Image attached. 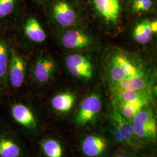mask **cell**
<instances>
[{"instance_id":"1","label":"cell","mask_w":157,"mask_h":157,"mask_svg":"<svg viewBox=\"0 0 157 157\" xmlns=\"http://www.w3.org/2000/svg\"><path fill=\"white\" fill-rule=\"evenodd\" d=\"M143 73L124 54H114L109 62V75L114 83Z\"/></svg>"},{"instance_id":"2","label":"cell","mask_w":157,"mask_h":157,"mask_svg":"<svg viewBox=\"0 0 157 157\" xmlns=\"http://www.w3.org/2000/svg\"><path fill=\"white\" fill-rule=\"evenodd\" d=\"M132 121L135 134L138 138L150 140L157 138V121L150 109L144 108Z\"/></svg>"},{"instance_id":"3","label":"cell","mask_w":157,"mask_h":157,"mask_svg":"<svg viewBox=\"0 0 157 157\" xmlns=\"http://www.w3.org/2000/svg\"><path fill=\"white\" fill-rule=\"evenodd\" d=\"M102 101L99 95L95 93L86 97L82 101L76 117L78 125L83 126L93 121L101 111Z\"/></svg>"},{"instance_id":"4","label":"cell","mask_w":157,"mask_h":157,"mask_svg":"<svg viewBox=\"0 0 157 157\" xmlns=\"http://www.w3.org/2000/svg\"><path fill=\"white\" fill-rule=\"evenodd\" d=\"M65 63L67 70L74 77L84 80L92 78L93 66L86 56L78 54L69 55L66 58Z\"/></svg>"},{"instance_id":"5","label":"cell","mask_w":157,"mask_h":157,"mask_svg":"<svg viewBox=\"0 0 157 157\" xmlns=\"http://www.w3.org/2000/svg\"><path fill=\"white\" fill-rule=\"evenodd\" d=\"M26 65L23 56L12 48L10 53L8 78L13 89H19L22 86L26 75Z\"/></svg>"},{"instance_id":"6","label":"cell","mask_w":157,"mask_h":157,"mask_svg":"<svg viewBox=\"0 0 157 157\" xmlns=\"http://www.w3.org/2000/svg\"><path fill=\"white\" fill-rule=\"evenodd\" d=\"M52 15L59 26L69 28L75 24L77 15L73 6L66 0H56L51 6Z\"/></svg>"},{"instance_id":"7","label":"cell","mask_w":157,"mask_h":157,"mask_svg":"<svg viewBox=\"0 0 157 157\" xmlns=\"http://www.w3.org/2000/svg\"><path fill=\"white\" fill-rule=\"evenodd\" d=\"M56 69L54 59L47 55H40L34 62L33 76L35 81L40 84H45L52 78Z\"/></svg>"},{"instance_id":"8","label":"cell","mask_w":157,"mask_h":157,"mask_svg":"<svg viewBox=\"0 0 157 157\" xmlns=\"http://www.w3.org/2000/svg\"><path fill=\"white\" fill-rule=\"evenodd\" d=\"M62 45L69 50H83L91 43L90 36L82 30L72 29L65 32L61 37Z\"/></svg>"},{"instance_id":"9","label":"cell","mask_w":157,"mask_h":157,"mask_svg":"<svg viewBox=\"0 0 157 157\" xmlns=\"http://www.w3.org/2000/svg\"><path fill=\"white\" fill-rule=\"evenodd\" d=\"M111 118L113 124L118 127L126 144L133 147L137 146L138 137L135 134L131 121L124 118L117 108L113 109Z\"/></svg>"},{"instance_id":"10","label":"cell","mask_w":157,"mask_h":157,"mask_svg":"<svg viewBox=\"0 0 157 157\" xmlns=\"http://www.w3.org/2000/svg\"><path fill=\"white\" fill-rule=\"evenodd\" d=\"M11 115L17 123L29 130H35L37 127L36 118L28 106L21 103L14 104L11 108Z\"/></svg>"},{"instance_id":"11","label":"cell","mask_w":157,"mask_h":157,"mask_svg":"<svg viewBox=\"0 0 157 157\" xmlns=\"http://www.w3.org/2000/svg\"><path fill=\"white\" fill-rule=\"evenodd\" d=\"M95 9L108 22H118L120 13L119 0H93Z\"/></svg>"},{"instance_id":"12","label":"cell","mask_w":157,"mask_h":157,"mask_svg":"<svg viewBox=\"0 0 157 157\" xmlns=\"http://www.w3.org/2000/svg\"><path fill=\"white\" fill-rule=\"evenodd\" d=\"M22 148L18 141L7 133L0 134V157H21Z\"/></svg>"},{"instance_id":"13","label":"cell","mask_w":157,"mask_h":157,"mask_svg":"<svg viewBox=\"0 0 157 157\" xmlns=\"http://www.w3.org/2000/svg\"><path fill=\"white\" fill-rule=\"evenodd\" d=\"M107 141L101 136L90 135L82 142V148L87 156L94 157L102 154L107 148Z\"/></svg>"},{"instance_id":"14","label":"cell","mask_w":157,"mask_h":157,"mask_svg":"<svg viewBox=\"0 0 157 157\" xmlns=\"http://www.w3.org/2000/svg\"><path fill=\"white\" fill-rule=\"evenodd\" d=\"M24 33L29 40L36 43L45 41L47 35L44 30L37 19L30 17L24 25Z\"/></svg>"},{"instance_id":"15","label":"cell","mask_w":157,"mask_h":157,"mask_svg":"<svg viewBox=\"0 0 157 157\" xmlns=\"http://www.w3.org/2000/svg\"><path fill=\"white\" fill-rule=\"evenodd\" d=\"M148 83L144 73L126 78L117 83H114V91L121 90L139 91L146 90Z\"/></svg>"},{"instance_id":"16","label":"cell","mask_w":157,"mask_h":157,"mask_svg":"<svg viewBox=\"0 0 157 157\" xmlns=\"http://www.w3.org/2000/svg\"><path fill=\"white\" fill-rule=\"evenodd\" d=\"M148 103V101L144 100L134 102H117V108L124 118L131 121L139 112L145 108Z\"/></svg>"},{"instance_id":"17","label":"cell","mask_w":157,"mask_h":157,"mask_svg":"<svg viewBox=\"0 0 157 157\" xmlns=\"http://www.w3.org/2000/svg\"><path fill=\"white\" fill-rule=\"evenodd\" d=\"M75 95L70 92H64L55 95L52 100L51 105L58 112L66 113L72 108L75 102Z\"/></svg>"},{"instance_id":"18","label":"cell","mask_w":157,"mask_h":157,"mask_svg":"<svg viewBox=\"0 0 157 157\" xmlns=\"http://www.w3.org/2000/svg\"><path fill=\"white\" fill-rule=\"evenodd\" d=\"M10 53L6 40L0 37V85L5 86L8 78Z\"/></svg>"},{"instance_id":"19","label":"cell","mask_w":157,"mask_h":157,"mask_svg":"<svg viewBox=\"0 0 157 157\" xmlns=\"http://www.w3.org/2000/svg\"><path fill=\"white\" fill-rule=\"evenodd\" d=\"M152 33L150 21L146 19L136 26L133 31V37L138 43L146 44L151 41Z\"/></svg>"},{"instance_id":"20","label":"cell","mask_w":157,"mask_h":157,"mask_svg":"<svg viewBox=\"0 0 157 157\" xmlns=\"http://www.w3.org/2000/svg\"><path fill=\"white\" fill-rule=\"evenodd\" d=\"M114 92L117 102H134L141 100H149L148 95L146 90L139 91L121 90Z\"/></svg>"},{"instance_id":"21","label":"cell","mask_w":157,"mask_h":157,"mask_svg":"<svg viewBox=\"0 0 157 157\" xmlns=\"http://www.w3.org/2000/svg\"><path fill=\"white\" fill-rule=\"evenodd\" d=\"M42 150L47 157H62L63 150L61 144L53 139H45L41 143Z\"/></svg>"},{"instance_id":"22","label":"cell","mask_w":157,"mask_h":157,"mask_svg":"<svg viewBox=\"0 0 157 157\" xmlns=\"http://www.w3.org/2000/svg\"><path fill=\"white\" fill-rule=\"evenodd\" d=\"M17 0H0V19L10 16L13 12Z\"/></svg>"},{"instance_id":"23","label":"cell","mask_w":157,"mask_h":157,"mask_svg":"<svg viewBox=\"0 0 157 157\" xmlns=\"http://www.w3.org/2000/svg\"><path fill=\"white\" fill-rule=\"evenodd\" d=\"M152 4V0H143L139 5L133 8V10L136 12L147 11L151 7Z\"/></svg>"},{"instance_id":"24","label":"cell","mask_w":157,"mask_h":157,"mask_svg":"<svg viewBox=\"0 0 157 157\" xmlns=\"http://www.w3.org/2000/svg\"><path fill=\"white\" fill-rule=\"evenodd\" d=\"M113 135L115 137V139L118 141L119 143H121L122 144H126L125 141L124 140L123 137L122 136L121 133L118 128V127L113 124Z\"/></svg>"},{"instance_id":"25","label":"cell","mask_w":157,"mask_h":157,"mask_svg":"<svg viewBox=\"0 0 157 157\" xmlns=\"http://www.w3.org/2000/svg\"><path fill=\"white\" fill-rule=\"evenodd\" d=\"M150 26L152 33H157V21L150 22Z\"/></svg>"},{"instance_id":"26","label":"cell","mask_w":157,"mask_h":157,"mask_svg":"<svg viewBox=\"0 0 157 157\" xmlns=\"http://www.w3.org/2000/svg\"><path fill=\"white\" fill-rule=\"evenodd\" d=\"M143 0H132V9L136 6L139 5Z\"/></svg>"},{"instance_id":"27","label":"cell","mask_w":157,"mask_h":157,"mask_svg":"<svg viewBox=\"0 0 157 157\" xmlns=\"http://www.w3.org/2000/svg\"><path fill=\"white\" fill-rule=\"evenodd\" d=\"M115 157H135L134 155L129 153H121L118 154Z\"/></svg>"},{"instance_id":"28","label":"cell","mask_w":157,"mask_h":157,"mask_svg":"<svg viewBox=\"0 0 157 157\" xmlns=\"http://www.w3.org/2000/svg\"><path fill=\"white\" fill-rule=\"evenodd\" d=\"M153 90H154V92L155 94L157 96V86H155V87H154V89H153Z\"/></svg>"}]
</instances>
